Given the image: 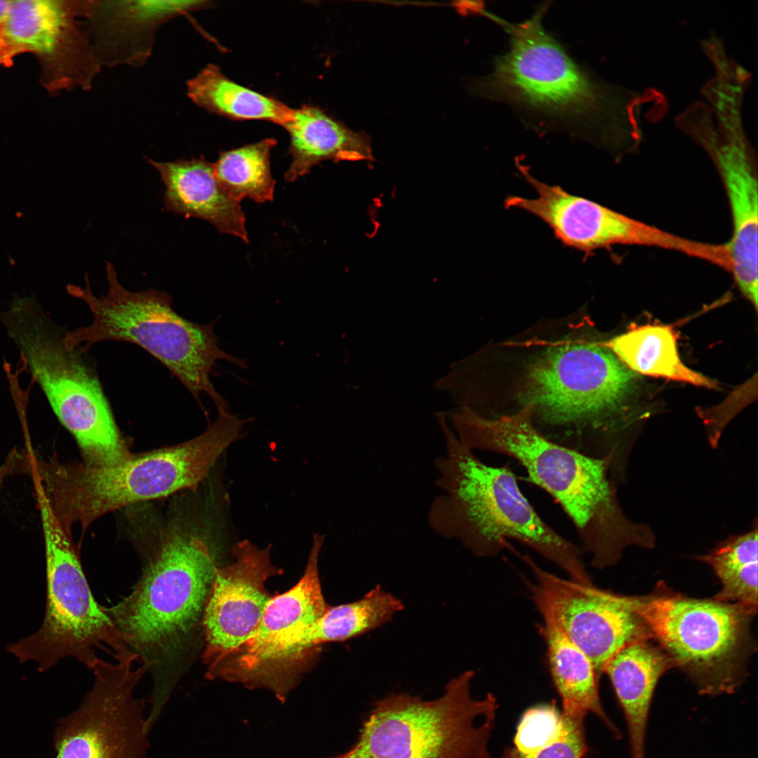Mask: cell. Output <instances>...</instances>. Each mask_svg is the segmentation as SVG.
I'll use <instances>...</instances> for the list:
<instances>
[{
	"mask_svg": "<svg viewBox=\"0 0 758 758\" xmlns=\"http://www.w3.org/2000/svg\"><path fill=\"white\" fill-rule=\"evenodd\" d=\"M547 8L540 6L520 23L503 22L509 49L496 59L491 74L470 83V90L618 155L635 151L642 138L641 95L603 81L574 61L543 27Z\"/></svg>",
	"mask_w": 758,
	"mask_h": 758,
	"instance_id": "cell-1",
	"label": "cell"
},
{
	"mask_svg": "<svg viewBox=\"0 0 758 758\" xmlns=\"http://www.w3.org/2000/svg\"><path fill=\"white\" fill-rule=\"evenodd\" d=\"M451 422L469 449L500 453L521 464L528 479L561 505L593 566H613L627 545H646L649 536L637 531L618 503L609 474L613 455L590 456L548 438L534 423L529 405L495 418L465 407Z\"/></svg>",
	"mask_w": 758,
	"mask_h": 758,
	"instance_id": "cell-2",
	"label": "cell"
},
{
	"mask_svg": "<svg viewBox=\"0 0 758 758\" xmlns=\"http://www.w3.org/2000/svg\"><path fill=\"white\" fill-rule=\"evenodd\" d=\"M207 538L184 523L169 525L147 557L129 595L102 606L153 677L151 708L161 712L182 675V660L204 608L217 565Z\"/></svg>",
	"mask_w": 758,
	"mask_h": 758,
	"instance_id": "cell-3",
	"label": "cell"
},
{
	"mask_svg": "<svg viewBox=\"0 0 758 758\" xmlns=\"http://www.w3.org/2000/svg\"><path fill=\"white\" fill-rule=\"evenodd\" d=\"M437 421L445 453L434 459L436 485L427 521L442 538L459 540L477 557H491L514 540L565 571L570 580H592L579 547L550 527L521 492L507 467H493L464 446L443 414Z\"/></svg>",
	"mask_w": 758,
	"mask_h": 758,
	"instance_id": "cell-4",
	"label": "cell"
},
{
	"mask_svg": "<svg viewBox=\"0 0 758 758\" xmlns=\"http://www.w3.org/2000/svg\"><path fill=\"white\" fill-rule=\"evenodd\" d=\"M205 431L180 444L133 456L112 466L44 462L32 456L28 472L41 483L59 521L71 536L102 515L138 502L194 490L220 456L241 439L248 419L218 410Z\"/></svg>",
	"mask_w": 758,
	"mask_h": 758,
	"instance_id": "cell-5",
	"label": "cell"
},
{
	"mask_svg": "<svg viewBox=\"0 0 758 758\" xmlns=\"http://www.w3.org/2000/svg\"><path fill=\"white\" fill-rule=\"evenodd\" d=\"M109 289L95 295L86 274V287L68 285L67 291L86 302L93 315L92 323L66 331L65 341L83 353L98 343L127 342L143 348L164 365L201 406V393L207 394L217 410L230 409L227 401L216 390L211 373L216 362L227 361L248 369L246 360L222 350L214 332L215 322L199 324L178 314L173 299L165 291L149 288L131 291L119 282L114 265L106 262Z\"/></svg>",
	"mask_w": 758,
	"mask_h": 758,
	"instance_id": "cell-6",
	"label": "cell"
},
{
	"mask_svg": "<svg viewBox=\"0 0 758 758\" xmlns=\"http://www.w3.org/2000/svg\"><path fill=\"white\" fill-rule=\"evenodd\" d=\"M3 326L34 382L61 424L74 436L84 462L112 466L129 459L128 450L95 371L66 331L37 301L21 304Z\"/></svg>",
	"mask_w": 758,
	"mask_h": 758,
	"instance_id": "cell-7",
	"label": "cell"
},
{
	"mask_svg": "<svg viewBox=\"0 0 758 758\" xmlns=\"http://www.w3.org/2000/svg\"><path fill=\"white\" fill-rule=\"evenodd\" d=\"M466 671L443 695L423 700L392 693L375 701L357 742L340 758H491L488 743L498 705L491 693L474 699Z\"/></svg>",
	"mask_w": 758,
	"mask_h": 758,
	"instance_id": "cell-8",
	"label": "cell"
},
{
	"mask_svg": "<svg viewBox=\"0 0 758 758\" xmlns=\"http://www.w3.org/2000/svg\"><path fill=\"white\" fill-rule=\"evenodd\" d=\"M624 597L700 694H731L745 679L754 651L750 626L757 611L713 597H688L663 583L650 594Z\"/></svg>",
	"mask_w": 758,
	"mask_h": 758,
	"instance_id": "cell-9",
	"label": "cell"
},
{
	"mask_svg": "<svg viewBox=\"0 0 758 758\" xmlns=\"http://www.w3.org/2000/svg\"><path fill=\"white\" fill-rule=\"evenodd\" d=\"M46 554V604L33 634L6 646L21 663L34 660L39 671L72 657L92 669L98 651L115 661L138 659L110 618L94 599L72 536L55 514L41 483L34 481Z\"/></svg>",
	"mask_w": 758,
	"mask_h": 758,
	"instance_id": "cell-10",
	"label": "cell"
},
{
	"mask_svg": "<svg viewBox=\"0 0 758 758\" xmlns=\"http://www.w3.org/2000/svg\"><path fill=\"white\" fill-rule=\"evenodd\" d=\"M636 373L604 345L570 338L531 364L523 397L533 420L568 429L571 448L583 452L587 432L607 431L625 408ZM524 405V406H525Z\"/></svg>",
	"mask_w": 758,
	"mask_h": 758,
	"instance_id": "cell-11",
	"label": "cell"
},
{
	"mask_svg": "<svg viewBox=\"0 0 758 758\" xmlns=\"http://www.w3.org/2000/svg\"><path fill=\"white\" fill-rule=\"evenodd\" d=\"M135 661L98 659L91 690L55 730V758H149L145 700L134 696L148 667Z\"/></svg>",
	"mask_w": 758,
	"mask_h": 758,
	"instance_id": "cell-12",
	"label": "cell"
},
{
	"mask_svg": "<svg viewBox=\"0 0 758 758\" xmlns=\"http://www.w3.org/2000/svg\"><path fill=\"white\" fill-rule=\"evenodd\" d=\"M84 10V0H12L0 36V67L29 53L50 94L91 89L102 67L81 20Z\"/></svg>",
	"mask_w": 758,
	"mask_h": 758,
	"instance_id": "cell-13",
	"label": "cell"
},
{
	"mask_svg": "<svg viewBox=\"0 0 758 758\" xmlns=\"http://www.w3.org/2000/svg\"><path fill=\"white\" fill-rule=\"evenodd\" d=\"M520 175L536 190L534 198L507 196L505 206L537 216L564 245L586 254L616 245L659 248L702 260L707 253L703 241L683 237L630 218L590 199L550 185L517 164Z\"/></svg>",
	"mask_w": 758,
	"mask_h": 758,
	"instance_id": "cell-14",
	"label": "cell"
},
{
	"mask_svg": "<svg viewBox=\"0 0 758 758\" xmlns=\"http://www.w3.org/2000/svg\"><path fill=\"white\" fill-rule=\"evenodd\" d=\"M533 571V601L544 622L558 627L592 663L598 677L625 646L651 638L643 620L624 595L565 580L539 567L528 556Z\"/></svg>",
	"mask_w": 758,
	"mask_h": 758,
	"instance_id": "cell-15",
	"label": "cell"
},
{
	"mask_svg": "<svg viewBox=\"0 0 758 758\" xmlns=\"http://www.w3.org/2000/svg\"><path fill=\"white\" fill-rule=\"evenodd\" d=\"M271 547L248 539L234 544V561L217 566L202 618L203 654L208 670L236 651L254 633L272 598L266 580L282 573L271 561Z\"/></svg>",
	"mask_w": 758,
	"mask_h": 758,
	"instance_id": "cell-16",
	"label": "cell"
},
{
	"mask_svg": "<svg viewBox=\"0 0 758 758\" xmlns=\"http://www.w3.org/2000/svg\"><path fill=\"white\" fill-rule=\"evenodd\" d=\"M689 135L707 153L721 178L728 199L733 233L726 243L730 273L744 297L757 305V171L744 128H724L707 117Z\"/></svg>",
	"mask_w": 758,
	"mask_h": 758,
	"instance_id": "cell-17",
	"label": "cell"
},
{
	"mask_svg": "<svg viewBox=\"0 0 758 758\" xmlns=\"http://www.w3.org/2000/svg\"><path fill=\"white\" fill-rule=\"evenodd\" d=\"M211 6V1L204 0H87L83 19L101 67H140L151 57L163 25Z\"/></svg>",
	"mask_w": 758,
	"mask_h": 758,
	"instance_id": "cell-18",
	"label": "cell"
},
{
	"mask_svg": "<svg viewBox=\"0 0 758 758\" xmlns=\"http://www.w3.org/2000/svg\"><path fill=\"white\" fill-rule=\"evenodd\" d=\"M325 535L314 533L304 573L287 592L273 597L252 636L206 673L209 679L238 682L248 670L281 641L316 622L326 610L318 571Z\"/></svg>",
	"mask_w": 758,
	"mask_h": 758,
	"instance_id": "cell-19",
	"label": "cell"
},
{
	"mask_svg": "<svg viewBox=\"0 0 758 758\" xmlns=\"http://www.w3.org/2000/svg\"><path fill=\"white\" fill-rule=\"evenodd\" d=\"M146 159L158 171L164 185L165 209L208 221L220 232L248 243L246 217L240 202L222 187L215 177L213 164L204 157L173 161Z\"/></svg>",
	"mask_w": 758,
	"mask_h": 758,
	"instance_id": "cell-20",
	"label": "cell"
},
{
	"mask_svg": "<svg viewBox=\"0 0 758 758\" xmlns=\"http://www.w3.org/2000/svg\"><path fill=\"white\" fill-rule=\"evenodd\" d=\"M673 667L672 660L662 648L652 638H645L622 648L604 670L627 723L631 758H646V736L653 693L661 676Z\"/></svg>",
	"mask_w": 758,
	"mask_h": 758,
	"instance_id": "cell-21",
	"label": "cell"
},
{
	"mask_svg": "<svg viewBox=\"0 0 758 758\" xmlns=\"http://www.w3.org/2000/svg\"><path fill=\"white\" fill-rule=\"evenodd\" d=\"M290 137L291 164L284 175L293 182L326 160L372 161L371 145L364 133L348 128L312 106L292 109L282 124Z\"/></svg>",
	"mask_w": 758,
	"mask_h": 758,
	"instance_id": "cell-22",
	"label": "cell"
},
{
	"mask_svg": "<svg viewBox=\"0 0 758 758\" xmlns=\"http://www.w3.org/2000/svg\"><path fill=\"white\" fill-rule=\"evenodd\" d=\"M540 633L547 646L551 676L561 699L562 714L585 718L592 712L617 735L601 705L599 677L590 658L554 625L544 622Z\"/></svg>",
	"mask_w": 758,
	"mask_h": 758,
	"instance_id": "cell-23",
	"label": "cell"
},
{
	"mask_svg": "<svg viewBox=\"0 0 758 758\" xmlns=\"http://www.w3.org/2000/svg\"><path fill=\"white\" fill-rule=\"evenodd\" d=\"M677 336L672 326H635L604 343L630 370L710 389L717 383L687 367L681 360Z\"/></svg>",
	"mask_w": 758,
	"mask_h": 758,
	"instance_id": "cell-24",
	"label": "cell"
},
{
	"mask_svg": "<svg viewBox=\"0 0 758 758\" xmlns=\"http://www.w3.org/2000/svg\"><path fill=\"white\" fill-rule=\"evenodd\" d=\"M187 93L206 111L234 119H262L282 126L292 111L274 98L232 81L213 64L187 82Z\"/></svg>",
	"mask_w": 758,
	"mask_h": 758,
	"instance_id": "cell-25",
	"label": "cell"
},
{
	"mask_svg": "<svg viewBox=\"0 0 758 758\" xmlns=\"http://www.w3.org/2000/svg\"><path fill=\"white\" fill-rule=\"evenodd\" d=\"M404 607L401 600L378 585L356 601L328 606L321 618L304 630L301 640L312 649L345 641L390 622Z\"/></svg>",
	"mask_w": 758,
	"mask_h": 758,
	"instance_id": "cell-26",
	"label": "cell"
},
{
	"mask_svg": "<svg viewBox=\"0 0 758 758\" xmlns=\"http://www.w3.org/2000/svg\"><path fill=\"white\" fill-rule=\"evenodd\" d=\"M758 545L757 524L753 529L731 535L707 554L696 557L713 570L722 585L713 598L736 602L757 611Z\"/></svg>",
	"mask_w": 758,
	"mask_h": 758,
	"instance_id": "cell-27",
	"label": "cell"
},
{
	"mask_svg": "<svg viewBox=\"0 0 758 758\" xmlns=\"http://www.w3.org/2000/svg\"><path fill=\"white\" fill-rule=\"evenodd\" d=\"M275 139L267 138L222 152L213 164L215 177L224 190L240 202L249 198L257 203L272 201L276 181L270 170V153Z\"/></svg>",
	"mask_w": 758,
	"mask_h": 758,
	"instance_id": "cell-28",
	"label": "cell"
},
{
	"mask_svg": "<svg viewBox=\"0 0 758 758\" xmlns=\"http://www.w3.org/2000/svg\"><path fill=\"white\" fill-rule=\"evenodd\" d=\"M559 713L555 703L527 709L522 714L514 738L515 748L526 755L534 754L564 740L574 719Z\"/></svg>",
	"mask_w": 758,
	"mask_h": 758,
	"instance_id": "cell-29",
	"label": "cell"
},
{
	"mask_svg": "<svg viewBox=\"0 0 758 758\" xmlns=\"http://www.w3.org/2000/svg\"><path fill=\"white\" fill-rule=\"evenodd\" d=\"M584 719H575L566 738L534 754L526 755L515 747H507L499 758H585L589 747L585 739Z\"/></svg>",
	"mask_w": 758,
	"mask_h": 758,
	"instance_id": "cell-30",
	"label": "cell"
},
{
	"mask_svg": "<svg viewBox=\"0 0 758 758\" xmlns=\"http://www.w3.org/2000/svg\"><path fill=\"white\" fill-rule=\"evenodd\" d=\"M12 0H0V36L1 35L11 8Z\"/></svg>",
	"mask_w": 758,
	"mask_h": 758,
	"instance_id": "cell-31",
	"label": "cell"
},
{
	"mask_svg": "<svg viewBox=\"0 0 758 758\" xmlns=\"http://www.w3.org/2000/svg\"><path fill=\"white\" fill-rule=\"evenodd\" d=\"M329 758H338V755H336V756H335V757H329Z\"/></svg>",
	"mask_w": 758,
	"mask_h": 758,
	"instance_id": "cell-32",
	"label": "cell"
}]
</instances>
